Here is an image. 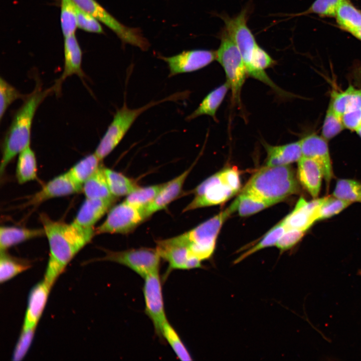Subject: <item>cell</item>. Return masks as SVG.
Here are the masks:
<instances>
[{
    "instance_id": "31",
    "label": "cell",
    "mask_w": 361,
    "mask_h": 361,
    "mask_svg": "<svg viewBox=\"0 0 361 361\" xmlns=\"http://www.w3.org/2000/svg\"><path fill=\"white\" fill-rule=\"evenodd\" d=\"M31 264L28 261L12 257L6 251H1L0 282L4 283L29 269Z\"/></svg>"
},
{
    "instance_id": "39",
    "label": "cell",
    "mask_w": 361,
    "mask_h": 361,
    "mask_svg": "<svg viewBox=\"0 0 361 361\" xmlns=\"http://www.w3.org/2000/svg\"><path fill=\"white\" fill-rule=\"evenodd\" d=\"M342 1L315 0L306 11L292 16H300L314 14L320 17H335L337 9Z\"/></svg>"
},
{
    "instance_id": "44",
    "label": "cell",
    "mask_w": 361,
    "mask_h": 361,
    "mask_svg": "<svg viewBox=\"0 0 361 361\" xmlns=\"http://www.w3.org/2000/svg\"><path fill=\"white\" fill-rule=\"evenodd\" d=\"M219 172L222 180L237 193L241 187L240 176L237 169L229 167Z\"/></svg>"
},
{
    "instance_id": "42",
    "label": "cell",
    "mask_w": 361,
    "mask_h": 361,
    "mask_svg": "<svg viewBox=\"0 0 361 361\" xmlns=\"http://www.w3.org/2000/svg\"><path fill=\"white\" fill-rule=\"evenodd\" d=\"M35 330L33 328H22L13 355V360H21L24 357L32 343Z\"/></svg>"
},
{
    "instance_id": "23",
    "label": "cell",
    "mask_w": 361,
    "mask_h": 361,
    "mask_svg": "<svg viewBox=\"0 0 361 361\" xmlns=\"http://www.w3.org/2000/svg\"><path fill=\"white\" fill-rule=\"evenodd\" d=\"M45 236V231L41 229H29L13 226H1L0 228V250H6L26 241Z\"/></svg>"
},
{
    "instance_id": "20",
    "label": "cell",
    "mask_w": 361,
    "mask_h": 361,
    "mask_svg": "<svg viewBox=\"0 0 361 361\" xmlns=\"http://www.w3.org/2000/svg\"><path fill=\"white\" fill-rule=\"evenodd\" d=\"M192 166L170 181L165 183L155 199L144 208V213L147 219L152 214L165 208L180 194L185 182Z\"/></svg>"
},
{
    "instance_id": "33",
    "label": "cell",
    "mask_w": 361,
    "mask_h": 361,
    "mask_svg": "<svg viewBox=\"0 0 361 361\" xmlns=\"http://www.w3.org/2000/svg\"><path fill=\"white\" fill-rule=\"evenodd\" d=\"M332 195L351 203H361V183L351 179H339Z\"/></svg>"
},
{
    "instance_id": "38",
    "label": "cell",
    "mask_w": 361,
    "mask_h": 361,
    "mask_svg": "<svg viewBox=\"0 0 361 361\" xmlns=\"http://www.w3.org/2000/svg\"><path fill=\"white\" fill-rule=\"evenodd\" d=\"M352 203L333 195L324 197L318 209L317 220H322L335 216Z\"/></svg>"
},
{
    "instance_id": "40",
    "label": "cell",
    "mask_w": 361,
    "mask_h": 361,
    "mask_svg": "<svg viewBox=\"0 0 361 361\" xmlns=\"http://www.w3.org/2000/svg\"><path fill=\"white\" fill-rule=\"evenodd\" d=\"M28 96L21 94L15 87L2 77L0 79V119L2 120L9 107L16 100L25 99Z\"/></svg>"
},
{
    "instance_id": "47",
    "label": "cell",
    "mask_w": 361,
    "mask_h": 361,
    "mask_svg": "<svg viewBox=\"0 0 361 361\" xmlns=\"http://www.w3.org/2000/svg\"><path fill=\"white\" fill-rule=\"evenodd\" d=\"M355 132L357 135L361 138V125L355 130Z\"/></svg>"
},
{
    "instance_id": "29",
    "label": "cell",
    "mask_w": 361,
    "mask_h": 361,
    "mask_svg": "<svg viewBox=\"0 0 361 361\" xmlns=\"http://www.w3.org/2000/svg\"><path fill=\"white\" fill-rule=\"evenodd\" d=\"M101 161L95 153L90 154L78 161L67 172L74 181L82 186L99 168Z\"/></svg>"
},
{
    "instance_id": "27",
    "label": "cell",
    "mask_w": 361,
    "mask_h": 361,
    "mask_svg": "<svg viewBox=\"0 0 361 361\" xmlns=\"http://www.w3.org/2000/svg\"><path fill=\"white\" fill-rule=\"evenodd\" d=\"M82 192L87 199L115 198L110 192L102 165L83 184Z\"/></svg>"
},
{
    "instance_id": "45",
    "label": "cell",
    "mask_w": 361,
    "mask_h": 361,
    "mask_svg": "<svg viewBox=\"0 0 361 361\" xmlns=\"http://www.w3.org/2000/svg\"><path fill=\"white\" fill-rule=\"evenodd\" d=\"M341 119L345 129L355 131L361 125V109L345 112L341 115Z\"/></svg>"
},
{
    "instance_id": "15",
    "label": "cell",
    "mask_w": 361,
    "mask_h": 361,
    "mask_svg": "<svg viewBox=\"0 0 361 361\" xmlns=\"http://www.w3.org/2000/svg\"><path fill=\"white\" fill-rule=\"evenodd\" d=\"M82 192V186L74 181L66 172L49 181L39 191L30 197L24 206H37L51 199Z\"/></svg>"
},
{
    "instance_id": "32",
    "label": "cell",
    "mask_w": 361,
    "mask_h": 361,
    "mask_svg": "<svg viewBox=\"0 0 361 361\" xmlns=\"http://www.w3.org/2000/svg\"><path fill=\"white\" fill-rule=\"evenodd\" d=\"M165 183L138 187L126 196L124 201L134 207L144 209L155 199L164 187Z\"/></svg>"
},
{
    "instance_id": "10",
    "label": "cell",
    "mask_w": 361,
    "mask_h": 361,
    "mask_svg": "<svg viewBox=\"0 0 361 361\" xmlns=\"http://www.w3.org/2000/svg\"><path fill=\"white\" fill-rule=\"evenodd\" d=\"M155 249L160 258L168 263L163 280L173 270L202 267V261L191 256L187 246L179 235L156 241Z\"/></svg>"
},
{
    "instance_id": "34",
    "label": "cell",
    "mask_w": 361,
    "mask_h": 361,
    "mask_svg": "<svg viewBox=\"0 0 361 361\" xmlns=\"http://www.w3.org/2000/svg\"><path fill=\"white\" fill-rule=\"evenodd\" d=\"M76 8L73 0H61L60 22L64 37L74 34L77 28Z\"/></svg>"
},
{
    "instance_id": "2",
    "label": "cell",
    "mask_w": 361,
    "mask_h": 361,
    "mask_svg": "<svg viewBox=\"0 0 361 361\" xmlns=\"http://www.w3.org/2000/svg\"><path fill=\"white\" fill-rule=\"evenodd\" d=\"M53 92V86L45 90L36 88L15 113L2 145L1 176L15 156L30 145L31 128L36 112L45 98Z\"/></svg>"
},
{
    "instance_id": "18",
    "label": "cell",
    "mask_w": 361,
    "mask_h": 361,
    "mask_svg": "<svg viewBox=\"0 0 361 361\" xmlns=\"http://www.w3.org/2000/svg\"><path fill=\"white\" fill-rule=\"evenodd\" d=\"M116 198L87 199L81 206L73 223L85 228H93L94 225L108 212Z\"/></svg>"
},
{
    "instance_id": "5",
    "label": "cell",
    "mask_w": 361,
    "mask_h": 361,
    "mask_svg": "<svg viewBox=\"0 0 361 361\" xmlns=\"http://www.w3.org/2000/svg\"><path fill=\"white\" fill-rule=\"evenodd\" d=\"M232 214L228 208L196 227L179 235L187 246L192 257L202 261L212 256L221 228Z\"/></svg>"
},
{
    "instance_id": "12",
    "label": "cell",
    "mask_w": 361,
    "mask_h": 361,
    "mask_svg": "<svg viewBox=\"0 0 361 361\" xmlns=\"http://www.w3.org/2000/svg\"><path fill=\"white\" fill-rule=\"evenodd\" d=\"M194 198L184 209L185 212L205 207L221 204L237 192L221 179L220 172L210 176L193 191Z\"/></svg>"
},
{
    "instance_id": "6",
    "label": "cell",
    "mask_w": 361,
    "mask_h": 361,
    "mask_svg": "<svg viewBox=\"0 0 361 361\" xmlns=\"http://www.w3.org/2000/svg\"><path fill=\"white\" fill-rule=\"evenodd\" d=\"M220 40L216 60L225 71L233 101L239 104L241 90L247 75L246 67L239 50L225 28L221 32Z\"/></svg>"
},
{
    "instance_id": "22",
    "label": "cell",
    "mask_w": 361,
    "mask_h": 361,
    "mask_svg": "<svg viewBox=\"0 0 361 361\" xmlns=\"http://www.w3.org/2000/svg\"><path fill=\"white\" fill-rule=\"evenodd\" d=\"M263 145L267 152L266 166L289 165L298 162L303 156L301 140L281 145Z\"/></svg>"
},
{
    "instance_id": "46",
    "label": "cell",
    "mask_w": 361,
    "mask_h": 361,
    "mask_svg": "<svg viewBox=\"0 0 361 361\" xmlns=\"http://www.w3.org/2000/svg\"><path fill=\"white\" fill-rule=\"evenodd\" d=\"M351 35L361 41V27L352 33Z\"/></svg>"
},
{
    "instance_id": "48",
    "label": "cell",
    "mask_w": 361,
    "mask_h": 361,
    "mask_svg": "<svg viewBox=\"0 0 361 361\" xmlns=\"http://www.w3.org/2000/svg\"><path fill=\"white\" fill-rule=\"evenodd\" d=\"M357 274L361 275V269H360L358 271Z\"/></svg>"
},
{
    "instance_id": "16",
    "label": "cell",
    "mask_w": 361,
    "mask_h": 361,
    "mask_svg": "<svg viewBox=\"0 0 361 361\" xmlns=\"http://www.w3.org/2000/svg\"><path fill=\"white\" fill-rule=\"evenodd\" d=\"M323 197L307 201L301 197L294 210L283 220L286 230H296L306 232L317 221L318 209Z\"/></svg>"
},
{
    "instance_id": "3",
    "label": "cell",
    "mask_w": 361,
    "mask_h": 361,
    "mask_svg": "<svg viewBox=\"0 0 361 361\" xmlns=\"http://www.w3.org/2000/svg\"><path fill=\"white\" fill-rule=\"evenodd\" d=\"M242 191L276 204L298 193L299 186L289 165H265L253 175Z\"/></svg>"
},
{
    "instance_id": "37",
    "label": "cell",
    "mask_w": 361,
    "mask_h": 361,
    "mask_svg": "<svg viewBox=\"0 0 361 361\" xmlns=\"http://www.w3.org/2000/svg\"><path fill=\"white\" fill-rule=\"evenodd\" d=\"M345 129L340 115L328 105L321 127V136L329 141Z\"/></svg>"
},
{
    "instance_id": "28",
    "label": "cell",
    "mask_w": 361,
    "mask_h": 361,
    "mask_svg": "<svg viewBox=\"0 0 361 361\" xmlns=\"http://www.w3.org/2000/svg\"><path fill=\"white\" fill-rule=\"evenodd\" d=\"M16 174L17 181L20 184L37 178V160L35 154L30 145L19 154Z\"/></svg>"
},
{
    "instance_id": "9",
    "label": "cell",
    "mask_w": 361,
    "mask_h": 361,
    "mask_svg": "<svg viewBox=\"0 0 361 361\" xmlns=\"http://www.w3.org/2000/svg\"><path fill=\"white\" fill-rule=\"evenodd\" d=\"M146 219L144 209L125 201L114 206L105 221L95 230V234H128Z\"/></svg>"
},
{
    "instance_id": "21",
    "label": "cell",
    "mask_w": 361,
    "mask_h": 361,
    "mask_svg": "<svg viewBox=\"0 0 361 361\" xmlns=\"http://www.w3.org/2000/svg\"><path fill=\"white\" fill-rule=\"evenodd\" d=\"M297 177L308 193L314 199L317 198L324 178L319 164L312 158L302 156L298 161Z\"/></svg>"
},
{
    "instance_id": "8",
    "label": "cell",
    "mask_w": 361,
    "mask_h": 361,
    "mask_svg": "<svg viewBox=\"0 0 361 361\" xmlns=\"http://www.w3.org/2000/svg\"><path fill=\"white\" fill-rule=\"evenodd\" d=\"M161 258L156 249L141 248L121 251H106L99 260L114 262L130 269L142 278L159 271Z\"/></svg>"
},
{
    "instance_id": "36",
    "label": "cell",
    "mask_w": 361,
    "mask_h": 361,
    "mask_svg": "<svg viewBox=\"0 0 361 361\" xmlns=\"http://www.w3.org/2000/svg\"><path fill=\"white\" fill-rule=\"evenodd\" d=\"M162 335L163 339L168 343L176 356L180 360L182 361L192 360L191 355L180 336L168 320L164 323L163 326Z\"/></svg>"
},
{
    "instance_id": "17",
    "label": "cell",
    "mask_w": 361,
    "mask_h": 361,
    "mask_svg": "<svg viewBox=\"0 0 361 361\" xmlns=\"http://www.w3.org/2000/svg\"><path fill=\"white\" fill-rule=\"evenodd\" d=\"M64 67L61 76L53 86L54 92L59 93L61 85L67 78L76 75L82 79V53L75 34L65 37L64 43Z\"/></svg>"
},
{
    "instance_id": "7",
    "label": "cell",
    "mask_w": 361,
    "mask_h": 361,
    "mask_svg": "<svg viewBox=\"0 0 361 361\" xmlns=\"http://www.w3.org/2000/svg\"><path fill=\"white\" fill-rule=\"evenodd\" d=\"M81 10L95 18L112 31L123 44L137 47L142 51L149 46L139 28L127 27L111 15L96 0H73Z\"/></svg>"
},
{
    "instance_id": "4",
    "label": "cell",
    "mask_w": 361,
    "mask_h": 361,
    "mask_svg": "<svg viewBox=\"0 0 361 361\" xmlns=\"http://www.w3.org/2000/svg\"><path fill=\"white\" fill-rule=\"evenodd\" d=\"M189 91L175 93L162 99L151 101L136 109L127 107L125 101L122 107L118 109L113 119L101 138L94 153L102 161L118 145L136 118L149 108L167 101L184 99L189 96Z\"/></svg>"
},
{
    "instance_id": "14",
    "label": "cell",
    "mask_w": 361,
    "mask_h": 361,
    "mask_svg": "<svg viewBox=\"0 0 361 361\" xmlns=\"http://www.w3.org/2000/svg\"><path fill=\"white\" fill-rule=\"evenodd\" d=\"M302 156L316 160L323 172L326 189L328 190L333 177L332 162L328 141L321 135L308 134L300 139Z\"/></svg>"
},
{
    "instance_id": "35",
    "label": "cell",
    "mask_w": 361,
    "mask_h": 361,
    "mask_svg": "<svg viewBox=\"0 0 361 361\" xmlns=\"http://www.w3.org/2000/svg\"><path fill=\"white\" fill-rule=\"evenodd\" d=\"M286 231L283 220L273 227L265 236L255 245L240 255L234 261L237 264L251 254L264 248L276 244L278 240Z\"/></svg>"
},
{
    "instance_id": "24",
    "label": "cell",
    "mask_w": 361,
    "mask_h": 361,
    "mask_svg": "<svg viewBox=\"0 0 361 361\" xmlns=\"http://www.w3.org/2000/svg\"><path fill=\"white\" fill-rule=\"evenodd\" d=\"M229 89L230 86L226 82L211 91L203 99L198 108L186 117V120L190 121L203 115H209L216 120V112Z\"/></svg>"
},
{
    "instance_id": "1",
    "label": "cell",
    "mask_w": 361,
    "mask_h": 361,
    "mask_svg": "<svg viewBox=\"0 0 361 361\" xmlns=\"http://www.w3.org/2000/svg\"><path fill=\"white\" fill-rule=\"evenodd\" d=\"M40 220L47 238L50 257L44 280L52 287L68 264L91 240L93 228L85 229L74 223L54 221L45 214Z\"/></svg>"
},
{
    "instance_id": "25",
    "label": "cell",
    "mask_w": 361,
    "mask_h": 361,
    "mask_svg": "<svg viewBox=\"0 0 361 361\" xmlns=\"http://www.w3.org/2000/svg\"><path fill=\"white\" fill-rule=\"evenodd\" d=\"M273 205L274 204L272 202L242 191L228 208L232 213L237 211L240 216L246 217L258 213Z\"/></svg>"
},
{
    "instance_id": "30",
    "label": "cell",
    "mask_w": 361,
    "mask_h": 361,
    "mask_svg": "<svg viewBox=\"0 0 361 361\" xmlns=\"http://www.w3.org/2000/svg\"><path fill=\"white\" fill-rule=\"evenodd\" d=\"M104 172L110 192L115 198L127 196L139 187L134 180L121 173L105 167Z\"/></svg>"
},
{
    "instance_id": "13",
    "label": "cell",
    "mask_w": 361,
    "mask_h": 361,
    "mask_svg": "<svg viewBox=\"0 0 361 361\" xmlns=\"http://www.w3.org/2000/svg\"><path fill=\"white\" fill-rule=\"evenodd\" d=\"M169 68V77L193 72L208 66L217 59L216 51L196 49L184 51L170 57L159 56Z\"/></svg>"
},
{
    "instance_id": "19",
    "label": "cell",
    "mask_w": 361,
    "mask_h": 361,
    "mask_svg": "<svg viewBox=\"0 0 361 361\" xmlns=\"http://www.w3.org/2000/svg\"><path fill=\"white\" fill-rule=\"evenodd\" d=\"M51 287L44 279L32 289L29 295L23 329L36 328L44 309Z\"/></svg>"
},
{
    "instance_id": "11",
    "label": "cell",
    "mask_w": 361,
    "mask_h": 361,
    "mask_svg": "<svg viewBox=\"0 0 361 361\" xmlns=\"http://www.w3.org/2000/svg\"><path fill=\"white\" fill-rule=\"evenodd\" d=\"M159 271L144 278L143 293L145 302V313L152 321L155 334L163 340L162 331L164 323L167 321L162 295Z\"/></svg>"
},
{
    "instance_id": "26",
    "label": "cell",
    "mask_w": 361,
    "mask_h": 361,
    "mask_svg": "<svg viewBox=\"0 0 361 361\" xmlns=\"http://www.w3.org/2000/svg\"><path fill=\"white\" fill-rule=\"evenodd\" d=\"M338 27L351 34L361 27V11L349 0H343L335 16Z\"/></svg>"
},
{
    "instance_id": "41",
    "label": "cell",
    "mask_w": 361,
    "mask_h": 361,
    "mask_svg": "<svg viewBox=\"0 0 361 361\" xmlns=\"http://www.w3.org/2000/svg\"><path fill=\"white\" fill-rule=\"evenodd\" d=\"M76 11L77 27L89 33L104 34L102 27L98 20L78 6Z\"/></svg>"
},
{
    "instance_id": "43",
    "label": "cell",
    "mask_w": 361,
    "mask_h": 361,
    "mask_svg": "<svg viewBox=\"0 0 361 361\" xmlns=\"http://www.w3.org/2000/svg\"><path fill=\"white\" fill-rule=\"evenodd\" d=\"M305 232L296 230H286L276 246L282 252L292 248L303 238Z\"/></svg>"
}]
</instances>
